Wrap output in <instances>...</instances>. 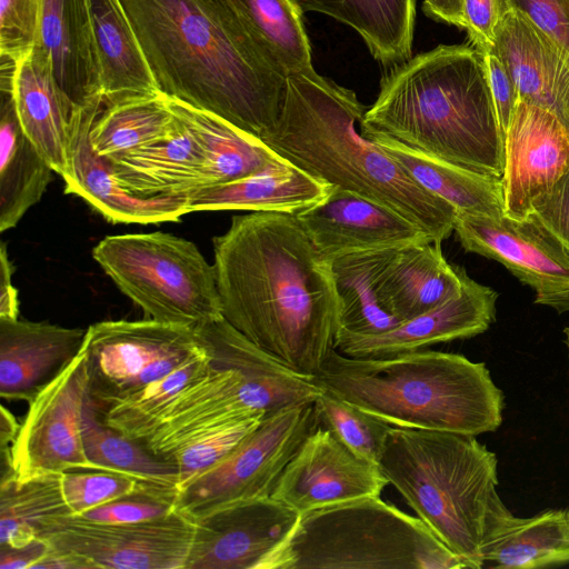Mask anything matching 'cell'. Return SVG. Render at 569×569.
<instances>
[{
    "instance_id": "1",
    "label": "cell",
    "mask_w": 569,
    "mask_h": 569,
    "mask_svg": "<svg viewBox=\"0 0 569 569\" xmlns=\"http://www.w3.org/2000/svg\"><path fill=\"white\" fill-rule=\"evenodd\" d=\"M212 242L223 319L288 370L313 377L340 329L329 260L281 212L234 216Z\"/></svg>"
},
{
    "instance_id": "2",
    "label": "cell",
    "mask_w": 569,
    "mask_h": 569,
    "mask_svg": "<svg viewBox=\"0 0 569 569\" xmlns=\"http://www.w3.org/2000/svg\"><path fill=\"white\" fill-rule=\"evenodd\" d=\"M160 91L261 138L276 124L284 71L243 20L209 0H120Z\"/></svg>"
},
{
    "instance_id": "3",
    "label": "cell",
    "mask_w": 569,
    "mask_h": 569,
    "mask_svg": "<svg viewBox=\"0 0 569 569\" xmlns=\"http://www.w3.org/2000/svg\"><path fill=\"white\" fill-rule=\"evenodd\" d=\"M367 109L355 91L315 69L290 74L279 118L261 140L312 177L389 207L442 242L457 211L361 132Z\"/></svg>"
},
{
    "instance_id": "4",
    "label": "cell",
    "mask_w": 569,
    "mask_h": 569,
    "mask_svg": "<svg viewBox=\"0 0 569 569\" xmlns=\"http://www.w3.org/2000/svg\"><path fill=\"white\" fill-rule=\"evenodd\" d=\"M361 126L468 169L503 173L505 139L473 47L441 44L393 66Z\"/></svg>"
},
{
    "instance_id": "5",
    "label": "cell",
    "mask_w": 569,
    "mask_h": 569,
    "mask_svg": "<svg viewBox=\"0 0 569 569\" xmlns=\"http://www.w3.org/2000/svg\"><path fill=\"white\" fill-rule=\"evenodd\" d=\"M308 380L391 427L478 436L502 422L505 397L490 371L458 353L355 358L332 349Z\"/></svg>"
},
{
    "instance_id": "6",
    "label": "cell",
    "mask_w": 569,
    "mask_h": 569,
    "mask_svg": "<svg viewBox=\"0 0 569 569\" xmlns=\"http://www.w3.org/2000/svg\"><path fill=\"white\" fill-rule=\"evenodd\" d=\"M378 467L467 568L482 569L497 507L496 455L476 436L390 427Z\"/></svg>"
},
{
    "instance_id": "7",
    "label": "cell",
    "mask_w": 569,
    "mask_h": 569,
    "mask_svg": "<svg viewBox=\"0 0 569 569\" xmlns=\"http://www.w3.org/2000/svg\"><path fill=\"white\" fill-rule=\"evenodd\" d=\"M194 328L208 366L173 399L154 432L143 441L157 455L172 460L180 449L216 429L315 401L320 393L312 382L281 366L223 318Z\"/></svg>"
},
{
    "instance_id": "8",
    "label": "cell",
    "mask_w": 569,
    "mask_h": 569,
    "mask_svg": "<svg viewBox=\"0 0 569 569\" xmlns=\"http://www.w3.org/2000/svg\"><path fill=\"white\" fill-rule=\"evenodd\" d=\"M418 517L377 497L299 515L258 569H460Z\"/></svg>"
},
{
    "instance_id": "9",
    "label": "cell",
    "mask_w": 569,
    "mask_h": 569,
    "mask_svg": "<svg viewBox=\"0 0 569 569\" xmlns=\"http://www.w3.org/2000/svg\"><path fill=\"white\" fill-rule=\"evenodd\" d=\"M92 257L149 319L197 327L222 317L214 266L166 232L107 236Z\"/></svg>"
},
{
    "instance_id": "10",
    "label": "cell",
    "mask_w": 569,
    "mask_h": 569,
    "mask_svg": "<svg viewBox=\"0 0 569 569\" xmlns=\"http://www.w3.org/2000/svg\"><path fill=\"white\" fill-rule=\"evenodd\" d=\"M318 426L313 401L266 415L222 461L178 489L177 509L197 520L237 503L269 498L289 460Z\"/></svg>"
},
{
    "instance_id": "11",
    "label": "cell",
    "mask_w": 569,
    "mask_h": 569,
    "mask_svg": "<svg viewBox=\"0 0 569 569\" xmlns=\"http://www.w3.org/2000/svg\"><path fill=\"white\" fill-rule=\"evenodd\" d=\"M203 351L194 327L107 320L87 329V395L102 412L177 370Z\"/></svg>"
},
{
    "instance_id": "12",
    "label": "cell",
    "mask_w": 569,
    "mask_h": 569,
    "mask_svg": "<svg viewBox=\"0 0 569 569\" xmlns=\"http://www.w3.org/2000/svg\"><path fill=\"white\" fill-rule=\"evenodd\" d=\"M194 520L178 509L138 522H104L80 516L50 521L39 539L49 548L84 561L89 569H184Z\"/></svg>"
},
{
    "instance_id": "13",
    "label": "cell",
    "mask_w": 569,
    "mask_h": 569,
    "mask_svg": "<svg viewBox=\"0 0 569 569\" xmlns=\"http://www.w3.org/2000/svg\"><path fill=\"white\" fill-rule=\"evenodd\" d=\"M87 387V362L82 349L68 368L29 402L11 447L17 478L90 470L81 435Z\"/></svg>"
},
{
    "instance_id": "14",
    "label": "cell",
    "mask_w": 569,
    "mask_h": 569,
    "mask_svg": "<svg viewBox=\"0 0 569 569\" xmlns=\"http://www.w3.org/2000/svg\"><path fill=\"white\" fill-rule=\"evenodd\" d=\"M388 483L378 465L358 457L318 426L289 460L270 497L302 515L380 496Z\"/></svg>"
},
{
    "instance_id": "15",
    "label": "cell",
    "mask_w": 569,
    "mask_h": 569,
    "mask_svg": "<svg viewBox=\"0 0 569 569\" xmlns=\"http://www.w3.org/2000/svg\"><path fill=\"white\" fill-rule=\"evenodd\" d=\"M453 231L467 252L498 261L535 297L569 288V250L533 213L521 219L457 213Z\"/></svg>"
},
{
    "instance_id": "16",
    "label": "cell",
    "mask_w": 569,
    "mask_h": 569,
    "mask_svg": "<svg viewBox=\"0 0 569 569\" xmlns=\"http://www.w3.org/2000/svg\"><path fill=\"white\" fill-rule=\"evenodd\" d=\"M569 169V129L546 109L518 100L505 136V214L521 219Z\"/></svg>"
},
{
    "instance_id": "17",
    "label": "cell",
    "mask_w": 569,
    "mask_h": 569,
    "mask_svg": "<svg viewBox=\"0 0 569 569\" xmlns=\"http://www.w3.org/2000/svg\"><path fill=\"white\" fill-rule=\"evenodd\" d=\"M461 290L435 308L376 335L339 331L335 349L355 358H380L478 336L496 320L498 293L460 267Z\"/></svg>"
},
{
    "instance_id": "18",
    "label": "cell",
    "mask_w": 569,
    "mask_h": 569,
    "mask_svg": "<svg viewBox=\"0 0 569 569\" xmlns=\"http://www.w3.org/2000/svg\"><path fill=\"white\" fill-rule=\"evenodd\" d=\"M293 216L327 260L351 251L433 241L399 212L338 187H332L322 200Z\"/></svg>"
},
{
    "instance_id": "19",
    "label": "cell",
    "mask_w": 569,
    "mask_h": 569,
    "mask_svg": "<svg viewBox=\"0 0 569 569\" xmlns=\"http://www.w3.org/2000/svg\"><path fill=\"white\" fill-rule=\"evenodd\" d=\"M298 517L295 510L269 497L197 519L184 569H258Z\"/></svg>"
},
{
    "instance_id": "20",
    "label": "cell",
    "mask_w": 569,
    "mask_h": 569,
    "mask_svg": "<svg viewBox=\"0 0 569 569\" xmlns=\"http://www.w3.org/2000/svg\"><path fill=\"white\" fill-rule=\"evenodd\" d=\"M103 107L101 99L81 107L73 132L66 193L82 198L112 223H159L179 221L189 213L186 197H137L116 180L110 162L99 156L90 141L91 127Z\"/></svg>"
},
{
    "instance_id": "21",
    "label": "cell",
    "mask_w": 569,
    "mask_h": 569,
    "mask_svg": "<svg viewBox=\"0 0 569 569\" xmlns=\"http://www.w3.org/2000/svg\"><path fill=\"white\" fill-rule=\"evenodd\" d=\"M11 94L22 131L56 173H69L80 111L61 89L48 56L34 47L14 62Z\"/></svg>"
},
{
    "instance_id": "22",
    "label": "cell",
    "mask_w": 569,
    "mask_h": 569,
    "mask_svg": "<svg viewBox=\"0 0 569 569\" xmlns=\"http://www.w3.org/2000/svg\"><path fill=\"white\" fill-rule=\"evenodd\" d=\"M87 329L0 318V396L28 403L81 353Z\"/></svg>"
},
{
    "instance_id": "23",
    "label": "cell",
    "mask_w": 569,
    "mask_h": 569,
    "mask_svg": "<svg viewBox=\"0 0 569 569\" xmlns=\"http://www.w3.org/2000/svg\"><path fill=\"white\" fill-rule=\"evenodd\" d=\"M490 52L509 70L520 101L548 110L569 129V66L526 16L505 11Z\"/></svg>"
},
{
    "instance_id": "24",
    "label": "cell",
    "mask_w": 569,
    "mask_h": 569,
    "mask_svg": "<svg viewBox=\"0 0 569 569\" xmlns=\"http://www.w3.org/2000/svg\"><path fill=\"white\" fill-rule=\"evenodd\" d=\"M36 47L48 56L58 83L77 106L102 100L90 0H40Z\"/></svg>"
},
{
    "instance_id": "25",
    "label": "cell",
    "mask_w": 569,
    "mask_h": 569,
    "mask_svg": "<svg viewBox=\"0 0 569 569\" xmlns=\"http://www.w3.org/2000/svg\"><path fill=\"white\" fill-rule=\"evenodd\" d=\"M332 186L281 159L238 180L186 196L188 211L243 210L296 214L322 200Z\"/></svg>"
},
{
    "instance_id": "26",
    "label": "cell",
    "mask_w": 569,
    "mask_h": 569,
    "mask_svg": "<svg viewBox=\"0 0 569 569\" xmlns=\"http://www.w3.org/2000/svg\"><path fill=\"white\" fill-rule=\"evenodd\" d=\"M109 162L119 184L137 197H186L201 189L206 153L197 133L178 118L166 139Z\"/></svg>"
},
{
    "instance_id": "27",
    "label": "cell",
    "mask_w": 569,
    "mask_h": 569,
    "mask_svg": "<svg viewBox=\"0 0 569 569\" xmlns=\"http://www.w3.org/2000/svg\"><path fill=\"white\" fill-rule=\"evenodd\" d=\"M361 132L396 160L420 187L451 204L457 213L491 218L505 214L501 177L425 153L362 126Z\"/></svg>"
},
{
    "instance_id": "28",
    "label": "cell",
    "mask_w": 569,
    "mask_h": 569,
    "mask_svg": "<svg viewBox=\"0 0 569 569\" xmlns=\"http://www.w3.org/2000/svg\"><path fill=\"white\" fill-rule=\"evenodd\" d=\"M104 106L162 93L120 0H90Z\"/></svg>"
},
{
    "instance_id": "29",
    "label": "cell",
    "mask_w": 569,
    "mask_h": 569,
    "mask_svg": "<svg viewBox=\"0 0 569 569\" xmlns=\"http://www.w3.org/2000/svg\"><path fill=\"white\" fill-rule=\"evenodd\" d=\"M569 563V509L519 518L501 502L482 549V568L537 569Z\"/></svg>"
},
{
    "instance_id": "30",
    "label": "cell",
    "mask_w": 569,
    "mask_h": 569,
    "mask_svg": "<svg viewBox=\"0 0 569 569\" xmlns=\"http://www.w3.org/2000/svg\"><path fill=\"white\" fill-rule=\"evenodd\" d=\"M383 288L389 311L403 321L459 293L460 267L448 263L441 242L396 248L386 271Z\"/></svg>"
},
{
    "instance_id": "31",
    "label": "cell",
    "mask_w": 569,
    "mask_h": 569,
    "mask_svg": "<svg viewBox=\"0 0 569 569\" xmlns=\"http://www.w3.org/2000/svg\"><path fill=\"white\" fill-rule=\"evenodd\" d=\"M395 250H359L329 259L339 302V331L376 335L401 322L389 311L383 288Z\"/></svg>"
},
{
    "instance_id": "32",
    "label": "cell",
    "mask_w": 569,
    "mask_h": 569,
    "mask_svg": "<svg viewBox=\"0 0 569 569\" xmlns=\"http://www.w3.org/2000/svg\"><path fill=\"white\" fill-rule=\"evenodd\" d=\"M56 171L21 129L11 91L1 90L0 231L40 201Z\"/></svg>"
},
{
    "instance_id": "33",
    "label": "cell",
    "mask_w": 569,
    "mask_h": 569,
    "mask_svg": "<svg viewBox=\"0 0 569 569\" xmlns=\"http://www.w3.org/2000/svg\"><path fill=\"white\" fill-rule=\"evenodd\" d=\"M355 29L372 57L397 66L412 57L416 0H295Z\"/></svg>"
},
{
    "instance_id": "34",
    "label": "cell",
    "mask_w": 569,
    "mask_h": 569,
    "mask_svg": "<svg viewBox=\"0 0 569 569\" xmlns=\"http://www.w3.org/2000/svg\"><path fill=\"white\" fill-rule=\"evenodd\" d=\"M167 99L173 113L192 128L203 146L206 164L201 189L238 180L282 159L262 140L220 117Z\"/></svg>"
},
{
    "instance_id": "35",
    "label": "cell",
    "mask_w": 569,
    "mask_h": 569,
    "mask_svg": "<svg viewBox=\"0 0 569 569\" xmlns=\"http://www.w3.org/2000/svg\"><path fill=\"white\" fill-rule=\"evenodd\" d=\"M81 435L90 470L117 472L151 487L178 489L176 462L157 455L142 441L126 437L108 426L86 393Z\"/></svg>"
},
{
    "instance_id": "36",
    "label": "cell",
    "mask_w": 569,
    "mask_h": 569,
    "mask_svg": "<svg viewBox=\"0 0 569 569\" xmlns=\"http://www.w3.org/2000/svg\"><path fill=\"white\" fill-rule=\"evenodd\" d=\"M178 118L163 93L102 107L90 131L93 150L108 160L157 143L170 136Z\"/></svg>"
},
{
    "instance_id": "37",
    "label": "cell",
    "mask_w": 569,
    "mask_h": 569,
    "mask_svg": "<svg viewBox=\"0 0 569 569\" xmlns=\"http://www.w3.org/2000/svg\"><path fill=\"white\" fill-rule=\"evenodd\" d=\"M71 515L61 473L0 479V546H26L39 539L50 521Z\"/></svg>"
},
{
    "instance_id": "38",
    "label": "cell",
    "mask_w": 569,
    "mask_h": 569,
    "mask_svg": "<svg viewBox=\"0 0 569 569\" xmlns=\"http://www.w3.org/2000/svg\"><path fill=\"white\" fill-rule=\"evenodd\" d=\"M238 14L287 76L313 70L302 10L295 0H233Z\"/></svg>"
},
{
    "instance_id": "39",
    "label": "cell",
    "mask_w": 569,
    "mask_h": 569,
    "mask_svg": "<svg viewBox=\"0 0 569 569\" xmlns=\"http://www.w3.org/2000/svg\"><path fill=\"white\" fill-rule=\"evenodd\" d=\"M207 366L208 355L203 348L200 355L177 370L100 411L104 422L126 437L143 442L154 432L173 399L199 378Z\"/></svg>"
},
{
    "instance_id": "40",
    "label": "cell",
    "mask_w": 569,
    "mask_h": 569,
    "mask_svg": "<svg viewBox=\"0 0 569 569\" xmlns=\"http://www.w3.org/2000/svg\"><path fill=\"white\" fill-rule=\"evenodd\" d=\"M313 403L319 426L358 457L378 465L391 426L327 391H320Z\"/></svg>"
},
{
    "instance_id": "41",
    "label": "cell",
    "mask_w": 569,
    "mask_h": 569,
    "mask_svg": "<svg viewBox=\"0 0 569 569\" xmlns=\"http://www.w3.org/2000/svg\"><path fill=\"white\" fill-rule=\"evenodd\" d=\"M251 416L211 431L180 449L172 458L179 471L178 489L222 461L261 422Z\"/></svg>"
},
{
    "instance_id": "42",
    "label": "cell",
    "mask_w": 569,
    "mask_h": 569,
    "mask_svg": "<svg viewBox=\"0 0 569 569\" xmlns=\"http://www.w3.org/2000/svg\"><path fill=\"white\" fill-rule=\"evenodd\" d=\"M140 485L130 476L109 471L71 470L61 473L62 492L73 516H81L128 495Z\"/></svg>"
},
{
    "instance_id": "43",
    "label": "cell",
    "mask_w": 569,
    "mask_h": 569,
    "mask_svg": "<svg viewBox=\"0 0 569 569\" xmlns=\"http://www.w3.org/2000/svg\"><path fill=\"white\" fill-rule=\"evenodd\" d=\"M178 489L140 485L132 492L86 511L80 517L104 522H138L166 517L177 509Z\"/></svg>"
},
{
    "instance_id": "44",
    "label": "cell",
    "mask_w": 569,
    "mask_h": 569,
    "mask_svg": "<svg viewBox=\"0 0 569 569\" xmlns=\"http://www.w3.org/2000/svg\"><path fill=\"white\" fill-rule=\"evenodd\" d=\"M40 0H0L1 58L16 62L37 44Z\"/></svg>"
},
{
    "instance_id": "45",
    "label": "cell",
    "mask_w": 569,
    "mask_h": 569,
    "mask_svg": "<svg viewBox=\"0 0 569 569\" xmlns=\"http://www.w3.org/2000/svg\"><path fill=\"white\" fill-rule=\"evenodd\" d=\"M505 11L526 16L557 48L569 66V0H502Z\"/></svg>"
},
{
    "instance_id": "46",
    "label": "cell",
    "mask_w": 569,
    "mask_h": 569,
    "mask_svg": "<svg viewBox=\"0 0 569 569\" xmlns=\"http://www.w3.org/2000/svg\"><path fill=\"white\" fill-rule=\"evenodd\" d=\"M503 13L502 0H463V29L472 47L482 54L492 50L496 29Z\"/></svg>"
},
{
    "instance_id": "47",
    "label": "cell",
    "mask_w": 569,
    "mask_h": 569,
    "mask_svg": "<svg viewBox=\"0 0 569 569\" xmlns=\"http://www.w3.org/2000/svg\"><path fill=\"white\" fill-rule=\"evenodd\" d=\"M569 250V169L532 204V212Z\"/></svg>"
},
{
    "instance_id": "48",
    "label": "cell",
    "mask_w": 569,
    "mask_h": 569,
    "mask_svg": "<svg viewBox=\"0 0 569 569\" xmlns=\"http://www.w3.org/2000/svg\"><path fill=\"white\" fill-rule=\"evenodd\" d=\"M483 59L498 122L505 139L519 100L517 87L509 70L497 54L488 52L483 54Z\"/></svg>"
},
{
    "instance_id": "49",
    "label": "cell",
    "mask_w": 569,
    "mask_h": 569,
    "mask_svg": "<svg viewBox=\"0 0 569 569\" xmlns=\"http://www.w3.org/2000/svg\"><path fill=\"white\" fill-rule=\"evenodd\" d=\"M48 550L49 546L42 539L21 547L0 546V569H33Z\"/></svg>"
},
{
    "instance_id": "50",
    "label": "cell",
    "mask_w": 569,
    "mask_h": 569,
    "mask_svg": "<svg viewBox=\"0 0 569 569\" xmlns=\"http://www.w3.org/2000/svg\"><path fill=\"white\" fill-rule=\"evenodd\" d=\"M13 266L9 259L7 246L1 242L0 249V318H19L18 290L12 284Z\"/></svg>"
},
{
    "instance_id": "51",
    "label": "cell",
    "mask_w": 569,
    "mask_h": 569,
    "mask_svg": "<svg viewBox=\"0 0 569 569\" xmlns=\"http://www.w3.org/2000/svg\"><path fill=\"white\" fill-rule=\"evenodd\" d=\"M463 0H423L425 13L433 20L463 29Z\"/></svg>"
},
{
    "instance_id": "52",
    "label": "cell",
    "mask_w": 569,
    "mask_h": 569,
    "mask_svg": "<svg viewBox=\"0 0 569 569\" xmlns=\"http://www.w3.org/2000/svg\"><path fill=\"white\" fill-rule=\"evenodd\" d=\"M21 423L9 409L0 407V448L1 458H12L11 447L19 433Z\"/></svg>"
},
{
    "instance_id": "53",
    "label": "cell",
    "mask_w": 569,
    "mask_h": 569,
    "mask_svg": "<svg viewBox=\"0 0 569 569\" xmlns=\"http://www.w3.org/2000/svg\"><path fill=\"white\" fill-rule=\"evenodd\" d=\"M33 569H89V566L73 556L49 548L46 556Z\"/></svg>"
},
{
    "instance_id": "54",
    "label": "cell",
    "mask_w": 569,
    "mask_h": 569,
    "mask_svg": "<svg viewBox=\"0 0 569 569\" xmlns=\"http://www.w3.org/2000/svg\"><path fill=\"white\" fill-rule=\"evenodd\" d=\"M535 303L555 309L558 313L569 311V288L559 292L535 297Z\"/></svg>"
},
{
    "instance_id": "55",
    "label": "cell",
    "mask_w": 569,
    "mask_h": 569,
    "mask_svg": "<svg viewBox=\"0 0 569 569\" xmlns=\"http://www.w3.org/2000/svg\"><path fill=\"white\" fill-rule=\"evenodd\" d=\"M209 1L238 14L233 0H209Z\"/></svg>"
},
{
    "instance_id": "56",
    "label": "cell",
    "mask_w": 569,
    "mask_h": 569,
    "mask_svg": "<svg viewBox=\"0 0 569 569\" xmlns=\"http://www.w3.org/2000/svg\"><path fill=\"white\" fill-rule=\"evenodd\" d=\"M563 335H565V340H563V342H565V345H566V347H567V350H568V357H569V327H566V328L563 329Z\"/></svg>"
}]
</instances>
